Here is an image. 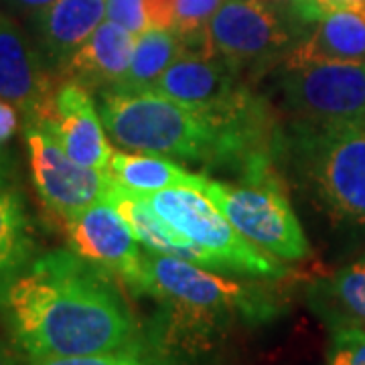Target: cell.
Here are the masks:
<instances>
[{"mask_svg": "<svg viewBox=\"0 0 365 365\" xmlns=\"http://www.w3.org/2000/svg\"><path fill=\"white\" fill-rule=\"evenodd\" d=\"M209 47L234 71L276 59L290 41L287 21L264 0H223L207 26Z\"/></svg>", "mask_w": 365, "mask_h": 365, "instance_id": "obj_9", "label": "cell"}, {"mask_svg": "<svg viewBox=\"0 0 365 365\" xmlns=\"http://www.w3.org/2000/svg\"><path fill=\"white\" fill-rule=\"evenodd\" d=\"M106 170L112 177V181L138 193H155L163 189L201 191L207 179L205 175L185 170L167 157L124 150H114Z\"/></svg>", "mask_w": 365, "mask_h": 365, "instance_id": "obj_17", "label": "cell"}, {"mask_svg": "<svg viewBox=\"0 0 365 365\" xmlns=\"http://www.w3.org/2000/svg\"><path fill=\"white\" fill-rule=\"evenodd\" d=\"M26 122L39 124L73 160L91 169H108L114 148L108 143V132L100 112L91 100L90 90L73 79L59 78L51 96L35 116Z\"/></svg>", "mask_w": 365, "mask_h": 365, "instance_id": "obj_10", "label": "cell"}, {"mask_svg": "<svg viewBox=\"0 0 365 365\" xmlns=\"http://www.w3.org/2000/svg\"><path fill=\"white\" fill-rule=\"evenodd\" d=\"M14 9H21V11H29V13H37L41 9H47L51 6L53 2L57 0H9Z\"/></svg>", "mask_w": 365, "mask_h": 365, "instance_id": "obj_28", "label": "cell"}, {"mask_svg": "<svg viewBox=\"0 0 365 365\" xmlns=\"http://www.w3.org/2000/svg\"><path fill=\"white\" fill-rule=\"evenodd\" d=\"M329 365H365V331H333Z\"/></svg>", "mask_w": 365, "mask_h": 365, "instance_id": "obj_24", "label": "cell"}, {"mask_svg": "<svg viewBox=\"0 0 365 365\" xmlns=\"http://www.w3.org/2000/svg\"><path fill=\"white\" fill-rule=\"evenodd\" d=\"M282 93L300 126L365 124V61H313L287 66Z\"/></svg>", "mask_w": 365, "mask_h": 365, "instance_id": "obj_7", "label": "cell"}, {"mask_svg": "<svg viewBox=\"0 0 365 365\" xmlns=\"http://www.w3.org/2000/svg\"><path fill=\"white\" fill-rule=\"evenodd\" d=\"M100 116L108 136L126 150L217 165L246 155L256 140L258 108L220 118L181 104L157 90L104 91ZM264 158V157H262ZM246 167V169H248Z\"/></svg>", "mask_w": 365, "mask_h": 365, "instance_id": "obj_2", "label": "cell"}, {"mask_svg": "<svg viewBox=\"0 0 365 365\" xmlns=\"http://www.w3.org/2000/svg\"><path fill=\"white\" fill-rule=\"evenodd\" d=\"M299 167L327 209L365 223V124L299 126Z\"/></svg>", "mask_w": 365, "mask_h": 365, "instance_id": "obj_5", "label": "cell"}, {"mask_svg": "<svg viewBox=\"0 0 365 365\" xmlns=\"http://www.w3.org/2000/svg\"><path fill=\"white\" fill-rule=\"evenodd\" d=\"M37 47L57 73L106 21V0H57L33 13Z\"/></svg>", "mask_w": 365, "mask_h": 365, "instance_id": "obj_15", "label": "cell"}, {"mask_svg": "<svg viewBox=\"0 0 365 365\" xmlns=\"http://www.w3.org/2000/svg\"><path fill=\"white\" fill-rule=\"evenodd\" d=\"M313 61H365V9L323 14L313 33L290 53L287 66Z\"/></svg>", "mask_w": 365, "mask_h": 365, "instance_id": "obj_16", "label": "cell"}, {"mask_svg": "<svg viewBox=\"0 0 365 365\" xmlns=\"http://www.w3.org/2000/svg\"><path fill=\"white\" fill-rule=\"evenodd\" d=\"M264 2L270 4L282 19L299 25H311L323 16L317 6V0H264Z\"/></svg>", "mask_w": 365, "mask_h": 365, "instance_id": "obj_25", "label": "cell"}, {"mask_svg": "<svg viewBox=\"0 0 365 365\" xmlns=\"http://www.w3.org/2000/svg\"><path fill=\"white\" fill-rule=\"evenodd\" d=\"M199 193L248 242L278 260H302L311 254L299 217L266 160L252 165L240 185L205 179Z\"/></svg>", "mask_w": 365, "mask_h": 365, "instance_id": "obj_4", "label": "cell"}, {"mask_svg": "<svg viewBox=\"0 0 365 365\" xmlns=\"http://www.w3.org/2000/svg\"><path fill=\"white\" fill-rule=\"evenodd\" d=\"M31 250L29 223L21 197L0 189V284L14 274Z\"/></svg>", "mask_w": 365, "mask_h": 365, "instance_id": "obj_20", "label": "cell"}, {"mask_svg": "<svg viewBox=\"0 0 365 365\" xmlns=\"http://www.w3.org/2000/svg\"><path fill=\"white\" fill-rule=\"evenodd\" d=\"M29 167L43 205L63 223L106 201L112 187L108 170L83 167L67 155L45 128L26 122Z\"/></svg>", "mask_w": 365, "mask_h": 365, "instance_id": "obj_8", "label": "cell"}, {"mask_svg": "<svg viewBox=\"0 0 365 365\" xmlns=\"http://www.w3.org/2000/svg\"><path fill=\"white\" fill-rule=\"evenodd\" d=\"M155 90L181 104L213 116L232 118L252 102L237 88L235 71L220 55L207 51H185L158 78Z\"/></svg>", "mask_w": 365, "mask_h": 365, "instance_id": "obj_12", "label": "cell"}, {"mask_svg": "<svg viewBox=\"0 0 365 365\" xmlns=\"http://www.w3.org/2000/svg\"><path fill=\"white\" fill-rule=\"evenodd\" d=\"M114 280L73 250H55L0 284V314L31 359L136 349V323Z\"/></svg>", "mask_w": 365, "mask_h": 365, "instance_id": "obj_1", "label": "cell"}, {"mask_svg": "<svg viewBox=\"0 0 365 365\" xmlns=\"http://www.w3.org/2000/svg\"><path fill=\"white\" fill-rule=\"evenodd\" d=\"M106 19L136 37L150 29L146 0H106Z\"/></svg>", "mask_w": 365, "mask_h": 365, "instance_id": "obj_23", "label": "cell"}, {"mask_svg": "<svg viewBox=\"0 0 365 365\" xmlns=\"http://www.w3.org/2000/svg\"><path fill=\"white\" fill-rule=\"evenodd\" d=\"M0 365H16L14 357L0 345Z\"/></svg>", "mask_w": 365, "mask_h": 365, "instance_id": "obj_29", "label": "cell"}, {"mask_svg": "<svg viewBox=\"0 0 365 365\" xmlns=\"http://www.w3.org/2000/svg\"><path fill=\"white\" fill-rule=\"evenodd\" d=\"M138 292L158 302V343L169 353L207 349L237 313H252L258 300L248 287L220 272L146 248Z\"/></svg>", "mask_w": 365, "mask_h": 365, "instance_id": "obj_3", "label": "cell"}, {"mask_svg": "<svg viewBox=\"0 0 365 365\" xmlns=\"http://www.w3.org/2000/svg\"><path fill=\"white\" fill-rule=\"evenodd\" d=\"M55 88L39 49L4 14H0V98L35 116Z\"/></svg>", "mask_w": 365, "mask_h": 365, "instance_id": "obj_13", "label": "cell"}, {"mask_svg": "<svg viewBox=\"0 0 365 365\" xmlns=\"http://www.w3.org/2000/svg\"><path fill=\"white\" fill-rule=\"evenodd\" d=\"M69 250L91 266L104 270L116 280L140 290L143 252L140 242L110 203H98L66 222Z\"/></svg>", "mask_w": 365, "mask_h": 365, "instance_id": "obj_11", "label": "cell"}, {"mask_svg": "<svg viewBox=\"0 0 365 365\" xmlns=\"http://www.w3.org/2000/svg\"><path fill=\"white\" fill-rule=\"evenodd\" d=\"M317 6L321 14H327L341 9H365V0H317Z\"/></svg>", "mask_w": 365, "mask_h": 365, "instance_id": "obj_27", "label": "cell"}, {"mask_svg": "<svg viewBox=\"0 0 365 365\" xmlns=\"http://www.w3.org/2000/svg\"><path fill=\"white\" fill-rule=\"evenodd\" d=\"M0 189H2V175H0Z\"/></svg>", "mask_w": 365, "mask_h": 365, "instance_id": "obj_30", "label": "cell"}, {"mask_svg": "<svg viewBox=\"0 0 365 365\" xmlns=\"http://www.w3.org/2000/svg\"><path fill=\"white\" fill-rule=\"evenodd\" d=\"M185 51L181 39L170 29H148L136 37L130 67L114 91L155 90L158 78Z\"/></svg>", "mask_w": 365, "mask_h": 365, "instance_id": "obj_19", "label": "cell"}, {"mask_svg": "<svg viewBox=\"0 0 365 365\" xmlns=\"http://www.w3.org/2000/svg\"><path fill=\"white\" fill-rule=\"evenodd\" d=\"M311 302L333 331H365V260L349 264L317 284Z\"/></svg>", "mask_w": 365, "mask_h": 365, "instance_id": "obj_18", "label": "cell"}, {"mask_svg": "<svg viewBox=\"0 0 365 365\" xmlns=\"http://www.w3.org/2000/svg\"><path fill=\"white\" fill-rule=\"evenodd\" d=\"M144 197L169 227L215 254L225 272L258 278H280L287 272L276 256L248 242L203 193L193 189H163L144 193Z\"/></svg>", "mask_w": 365, "mask_h": 365, "instance_id": "obj_6", "label": "cell"}, {"mask_svg": "<svg viewBox=\"0 0 365 365\" xmlns=\"http://www.w3.org/2000/svg\"><path fill=\"white\" fill-rule=\"evenodd\" d=\"M19 108L0 98V146L6 144L19 130Z\"/></svg>", "mask_w": 365, "mask_h": 365, "instance_id": "obj_26", "label": "cell"}, {"mask_svg": "<svg viewBox=\"0 0 365 365\" xmlns=\"http://www.w3.org/2000/svg\"><path fill=\"white\" fill-rule=\"evenodd\" d=\"M223 0H173L170 31L181 39L187 51H211L207 39L209 21Z\"/></svg>", "mask_w": 365, "mask_h": 365, "instance_id": "obj_21", "label": "cell"}, {"mask_svg": "<svg viewBox=\"0 0 365 365\" xmlns=\"http://www.w3.org/2000/svg\"><path fill=\"white\" fill-rule=\"evenodd\" d=\"M31 365H150L138 349L81 353V355H53L31 359Z\"/></svg>", "mask_w": 365, "mask_h": 365, "instance_id": "obj_22", "label": "cell"}, {"mask_svg": "<svg viewBox=\"0 0 365 365\" xmlns=\"http://www.w3.org/2000/svg\"><path fill=\"white\" fill-rule=\"evenodd\" d=\"M134 45L136 35L106 19L59 69V78L73 79L90 91L118 90L128 73Z\"/></svg>", "mask_w": 365, "mask_h": 365, "instance_id": "obj_14", "label": "cell"}]
</instances>
